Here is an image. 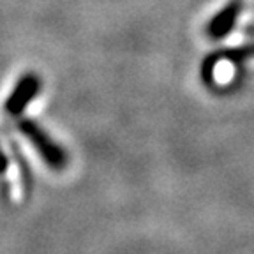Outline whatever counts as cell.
<instances>
[{
  "label": "cell",
  "mask_w": 254,
  "mask_h": 254,
  "mask_svg": "<svg viewBox=\"0 0 254 254\" xmlns=\"http://www.w3.org/2000/svg\"><path fill=\"white\" fill-rule=\"evenodd\" d=\"M18 129H20V132L25 136V139L34 147V150L41 155V159L48 166L53 168V170H60V168L65 166V163H67L65 152L39 126L32 124L30 120H20L18 122Z\"/></svg>",
  "instance_id": "6da1fadb"
},
{
  "label": "cell",
  "mask_w": 254,
  "mask_h": 254,
  "mask_svg": "<svg viewBox=\"0 0 254 254\" xmlns=\"http://www.w3.org/2000/svg\"><path fill=\"white\" fill-rule=\"evenodd\" d=\"M41 90V83L37 76L34 74H27L18 81L14 90L9 94L7 101H5V106H4V113L9 120L12 119H18L21 117V113L25 111V108L34 101L37 94Z\"/></svg>",
  "instance_id": "7a4b0ae2"
}]
</instances>
